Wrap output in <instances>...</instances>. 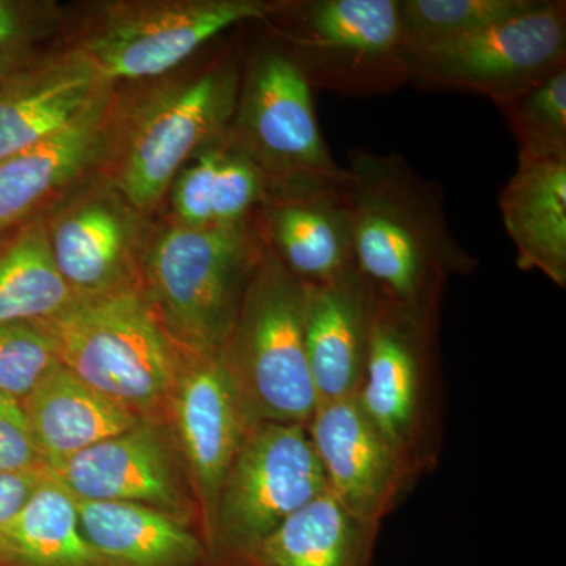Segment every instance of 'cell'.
Here are the masks:
<instances>
[{
    "label": "cell",
    "instance_id": "6da1fadb",
    "mask_svg": "<svg viewBox=\"0 0 566 566\" xmlns=\"http://www.w3.org/2000/svg\"><path fill=\"white\" fill-rule=\"evenodd\" d=\"M346 172L357 271L375 296L439 323L447 283L476 270L450 232L442 189L400 153L356 148Z\"/></svg>",
    "mask_w": 566,
    "mask_h": 566
},
{
    "label": "cell",
    "instance_id": "7a4b0ae2",
    "mask_svg": "<svg viewBox=\"0 0 566 566\" xmlns=\"http://www.w3.org/2000/svg\"><path fill=\"white\" fill-rule=\"evenodd\" d=\"M263 252L256 218L205 229L172 222L147 240L142 290L182 356H221Z\"/></svg>",
    "mask_w": 566,
    "mask_h": 566
},
{
    "label": "cell",
    "instance_id": "3957f363",
    "mask_svg": "<svg viewBox=\"0 0 566 566\" xmlns=\"http://www.w3.org/2000/svg\"><path fill=\"white\" fill-rule=\"evenodd\" d=\"M240 62L163 82L125 111L115 107L104 181L140 214L155 210L197 153L226 137L237 111Z\"/></svg>",
    "mask_w": 566,
    "mask_h": 566
},
{
    "label": "cell",
    "instance_id": "277c9868",
    "mask_svg": "<svg viewBox=\"0 0 566 566\" xmlns=\"http://www.w3.org/2000/svg\"><path fill=\"white\" fill-rule=\"evenodd\" d=\"M59 363L145 422L166 417L186 357L170 340L142 285L74 297L35 323Z\"/></svg>",
    "mask_w": 566,
    "mask_h": 566
},
{
    "label": "cell",
    "instance_id": "5b68a950",
    "mask_svg": "<svg viewBox=\"0 0 566 566\" xmlns=\"http://www.w3.org/2000/svg\"><path fill=\"white\" fill-rule=\"evenodd\" d=\"M226 139L262 174L268 197L340 192L346 167L335 161L316 118L312 85L279 46L249 59Z\"/></svg>",
    "mask_w": 566,
    "mask_h": 566
},
{
    "label": "cell",
    "instance_id": "8992f818",
    "mask_svg": "<svg viewBox=\"0 0 566 566\" xmlns=\"http://www.w3.org/2000/svg\"><path fill=\"white\" fill-rule=\"evenodd\" d=\"M305 285L264 243L221 360L253 423L307 427L316 397L304 338Z\"/></svg>",
    "mask_w": 566,
    "mask_h": 566
},
{
    "label": "cell",
    "instance_id": "52a82bcc",
    "mask_svg": "<svg viewBox=\"0 0 566 566\" xmlns=\"http://www.w3.org/2000/svg\"><path fill=\"white\" fill-rule=\"evenodd\" d=\"M264 22L312 87L378 96L408 84L400 0L273 2Z\"/></svg>",
    "mask_w": 566,
    "mask_h": 566
},
{
    "label": "cell",
    "instance_id": "ba28073f",
    "mask_svg": "<svg viewBox=\"0 0 566 566\" xmlns=\"http://www.w3.org/2000/svg\"><path fill=\"white\" fill-rule=\"evenodd\" d=\"M438 327L374 294L356 400L417 479L438 464L444 434Z\"/></svg>",
    "mask_w": 566,
    "mask_h": 566
},
{
    "label": "cell",
    "instance_id": "9c48e42d",
    "mask_svg": "<svg viewBox=\"0 0 566 566\" xmlns=\"http://www.w3.org/2000/svg\"><path fill=\"white\" fill-rule=\"evenodd\" d=\"M326 491L305 424H253L219 494L211 553L244 565L283 521Z\"/></svg>",
    "mask_w": 566,
    "mask_h": 566
},
{
    "label": "cell",
    "instance_id": "30bf717a",
    "mask_svg": "<svg viewBox=\"0 0 566 566\" xmlns=\"http://www.w3.org/2000/svg\"><path fill=\"white\" fill-rule=\"evenodd\" d=\"M264 0H136L103 6L77 46L111 84L166 76L241 22L266 21Z\"/></svg>",
    "mask_w": 566,
    "mask_h": 566
},
{
    "label": "cell",
    "instance_id": "8fae6325",
    "mask_svg": "<svg viewBox=\"0 0 566 566\" xmlns=\"http://www.w3.org/2000/svg\"><path fill=\"white\" fill-rule=\"evenodd\" d=\"M408 82L420 88L515 95L566 66V2L534 9L463 39L405 52Z\"/></svg>",
    "mask_w": 566,
    "mask_h": 566
},
{
    "label": "cell",
    "instance_id": "7c38bea8",
    "mask_svg": "<svg viewBox=\"0 0 566 566\" xmlns=\"http://www.w3.org/2000/svg\"><path fill=\"white\" fill-rule=\"evenodd\" d=\"M140 216L104 180L43 216L52 260L74 297L142 285Z\"/></svg>",
    "mask_w": 566,
    "mask_h": 566
},
{
    "label": "cell",
    "instance_id": "4fadbf2b",
    "mask_svg": "<svg viewBox=\"0 0 566 566\" xmlns=\"http://www.w3.org/2000/svg\"><path fill=\"white\" fill-rule=\"evenodd\" d=\"M167 419L188 472L205 542L211 551L216 506L223 482L253 427L221 357H186Z\"/></svg>",
    "mask_w": 566,
    "mask_h": 566
},
{
    "label": "cell",
    "instance_id": "5bb4252c",
    "mask_svg": "<svg viewBox=\"0 0 566 566\" xmlns=\"http://www.w3.org/2000/svg\"><path fill=\"white\" fill-rule=\"evenodd\" d=\"M307 431L327 490L364 523L381 527L419 480L356 397L318 401Z\"/></svg>",
    "mask_w": 566,
    "mask_h": 566
},
{
    "label": "cell",
    "instance_id": "9a60e30c",
    "mask_svg": "<svg viewBox=\"0 0 566 566\" xmlns=\"http://www.w3.org/2000/svg\"><path fill=\"white\" fill-rule=\"evenodd\" d=\"M115 107L114 85L69 128L0 161V237L41 218L91 170L103 167Z\"/></svg>",
    "mask_w": 566,
    "mask_h": 566
},
{
    "label": "cell",
    "instance_id": "2e32d148",
    "mask_svg": "<svg viewBox=\"0 0 566 566\" xmlns=\"http://www.w3.org/2000/svg\"><path fill=\"white\" fill-rule=\"evenodd\" d=\"M46 472L77 501L134 502L175 516L185 513L172 446L158 422L104 439Z\"/></svg>",
    "mask_w": 566,
    "mask_h": 566
},
{
    "label": "cell",
    "instance_id": "e0dca14e",
    "mask_svg": "<svg viewBox=\"0 0 566 566\" xmlns=\"http://www.w3.org/2000/svg\"><path fill=\"white\" fill-rule=\"evenodd\" d=\"M111 87L77 44L18 65L0 84V161L69 128Z\"/></svg>",
    "mask_w": 566,
    "mask_h": 566
},
{
    "label": "cell",
    "instance_id": "ac0fdd59",
    "mask_svg": "<svg viewBox=\"0 0 566 566\" xmlns=\"http://www.w3.org/2000/svg\"><path fill=\"white\" fill-rule=\"evenodd\" d=\"M371 314L374 292L359 271L305 285V353L318 401L344 400L359 392Z\"/></svg>",
    "mask_w": 566,
    "mask_h": 566
},
{
    "label": "cell",
    "instance_id": "d6986e66",
    "mask_svg": "<svg viewBox=\"0 0 566 566\" xmlns=\"http://www.w3.org/2000/svg\"><path fill=\"white\" fill-rule=\"evenodd\" d=\"M256 221L271 252L305 285H322L356 273L346 189L266 197Z\"/></svg>",
    "mask_w": 566,
    "mask_h": 566
},
{
    "label": "cell",
    "instance_id": "ffe728a7",
    "mask_svg": "<svg viewBox=\"0 0 566 566\" xmlns=\"http://www.w3.org/2000/svg\"><path fill=\"white\" fill-rule=\"evenodd\" d=\"M516 266L566 286V159L517 156L499 197Z\"/></svg>",
    "mask_w": 566,
    "mask_h": 566
},
{
    "label": "cell",
    "instance_id": "44dd1931",
    "mask_svg": "<svg viewBox=\"0 0 566 566\" xmlns=\"http://www.w3.org/2000/svg\"><path fill=\"white\" fill-rule=\"evenodd\" d=\"M21 403L46 471L145 422L62 364Z\"/></svg>",
    "mask_w": 566,
    "mask_h": 566
},
{
    "label": "cell",
    "instance_id": "7402d4cb",
    "mask_svg": "<svg viewBox=\"0 0 566 566\" xmlns=\"http://www.w3.org/2000/svg\"><path fill=\"white\" fill-rule=\"evenodd\" d=\"M77 513L82 534L106 566H197L211 554L180 517L155 506L77 501Z\"/></svg>",
    "mask_w": 566,
    "mask_h": 566
},
{
    "label": "cell",
    "instance_id": "603a6c76",
    "mask_svg": "<svg viewBox=\"0 0 566 566\" xmlns=\"http://www.w3.org/2000/svg\"><path fill=\"white\" fill-rule=\"evenodd\" d=\"M379 528L352 515L327 490L283 521L244 566H371Z\"/></svg>",
    "mask_w": 566,
    "mask_h": 566
},
{
    "label": "cell",
    "instance_id": "cb8c5ba5",
    "mask_svg": "<svg viewBox=\"0 0 566 566\" xmlns=\"http://www.w3.org/2000/svg\"><path fill=\"white\" fill-rule=\"evenodd\" d=\"M0 566H106L82 534L77 501L46 474L0 535Z\"/></svg>",
    "mask_w": 566,
    "mask_h": 566
},
{
    "label": "cell",
    "instance_id": "d4e9b609",
    "mask_svg": "<svg viewBox=\"0 0 566 566\" xmlns=\"http://www.w3.org/2000/svg\"><path fill=\"white\" fill-rule=\"evenodd\" d=\"M73 301L52 260L43 216L24 223L0 249V326L44 322Z\"/></svg>",
    "mask_w": 566,
    "mask_h": 566
},
{
    "label": "cell",
    "instance_id": "484cf974",
    "mask_svg": "<svg viewBox=\"0 0 566 566\" xmlns=\"http://www.w3.org/2000/svg\"><path fill=\"white\" fill-rule=\"evenodd\" d=\"M539 0H400L405 52L427 50L483 31L538 6Z\"/></svg>",
    "mask_w": 566,
    "mask_h": 566
},
{
    "label": "cell",
    "instance_id": "4316f807",
    "mask_svg": "<svg viewBox=\"0 0 566 566\" xmlns=\"http://www.w3.org/2000/svg\"><path fill=\"white\" fill-rule=\"evenodd\" d=\"M494 104L516 137L520 156L566 159V66Z\"/></svg>",
    "mask_w": 566,
    "mask_h": 566
},
{
    "label": "cell",
    "instance_id": "83f0119b",
    "mask_svg": "<svg viewBox=\"0 0 566 566\" xmlns=\"http://www.w3.org/2000/svg\"><path fill=\"white\" fill-rule=\"evenodd\" d=\"M57 367L51 340L36 324L0 326V394L22 401Z\"/></svg>",
    "mask_w": 566,
    "mask_h": 566
},
{
    "label": "cell",
    "instance_id": "f1b7e54d",
    "mask_svg": "<svg viewBox=\"0 0 566 566\" xmlns=\"http://www.w3.org/2000/svg\"><path fill=\"white\" fill-rule=\"evenodd\" d=\"M266 197L262 174L226 139L216 172L212 226L230 227L252 221Z\"/></svg>",
    "mask_w": 566,
    "mask_h": 566
},
{
    "label": "cell",
    "instance_id": "f546056e",
    "mask_svg": "<svg viewBox=\"0 0 566 566\" xmlns=\"http://www.w3.org/2000/svg\"><path fill=\"white\" fill-rule=\"evenodd\" d=\"M226 145V137L208 145L186 164L170 186L175 222L192 229L212 226V197L216 172Z\"/></svg>",
    "mask_w": 566,
    "mask_h": 566
},
{
    "label": "cell",
    "instance_id": "4dcf8cb0",
    "mask_svg": "<svg viewBox=\"0 0 566 566\" xmlns=\"http://www.w3.org/2000/svg\"><path fill=\"white\" fill-rule=\"evenodd\" d=\"M61 14L54 2L18 3L0 0V55H14V51L32 41L46 39L57 31Z\"/></svg>",
    "mask_w": 566,
    "mask_h": 566
},
{
    "label": "cell",
    "instance_id": "1f68e13d",
    "mask_svg": "<svg viewBox=\"0 0 566 566\" xmlns=\"http://www.w3.org/2000/svg\"><path fill=\"white\" fill-rule=\"evenodd\" d=\"M46 471L21 401L0 394V472Z\"/></svg>",
    "mask_w": 566,
    "mask_h": 566
},
{
    "label": "cell",
    "instance_id": "d6a6232c",
    "mask_svg": "<svg viewBox=\"0 0 566 566\" xmlns=\"http://www.w3.org/2000/svg\"><path fill=\"white\" fill-rule=\"evenodd\" d=\"M46 474V471L0 472V535Z\"/></svg>",
    "mask_w": 566,
    "mask_h": 566
},
{
    "label": "cell",
    "instance_id": "836d02e7",
    "mask_svg": "<svg viewBox=\"0 0 566 566\" xmlns=\"http://www.w3.org/2000/svg\"><path fill=\"white\" fill-rule=\"evenodd\" d=\"M18 65L20 63H18V59L13 57V55H0V84L17 70Z\"/></svg>",
    "mask_w": 566,
    "mask_h": 566
},
{
    "label": "cell",
    "instance_id": "e575fe53",
    "mask_svg": "<svg viewBox=\"0 0 566 566\" xmlns=\"http://www.w3.org/2000/svg\"><path fill=\"white\" fill-rule=\"evenodd\" d=\"M3 245H6V243H3L2 238H0V249H2V248H3Z\"/></svg>",
    "mask_w": 566,
    "mask_h": 566
}]
</instances>
